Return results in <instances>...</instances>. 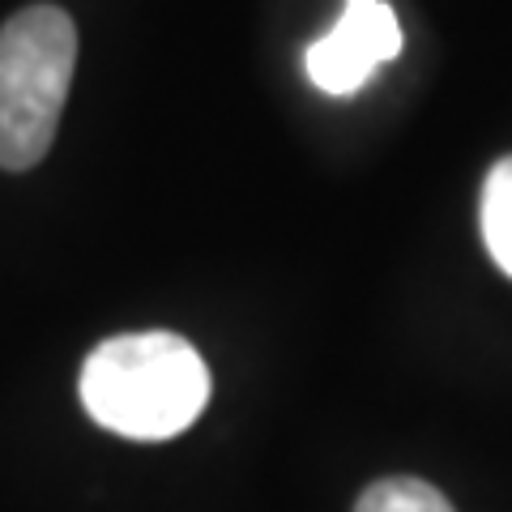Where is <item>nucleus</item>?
I'll return each mask as SVG.
<instances>
[{
	"label": "nucleus",
	"instance_id": "4",
	"mask_svg": "<svg viewBox=\"0 0 512 512\" xmlns=\"http://www.w3.org/2000/svg\"><path fill=\"white\" fill-rule=\"evenodd\" d=\"M478 222H483V244L491 252V261L512 278V154L487 171Z\"/></svg>",
	"mask_w": 512,
	"mask_h": 512
},
{
	"label": "nucleus",
	"instance_id": "5",
	"mask_svg": "<svg viewBox=\"0 0 512 512\" xmlns=\"http://www.w3.org/2000/svg\"><path fill=\"white\" fill-rule=\"evenodd\" d=\"M355 512H453V504L444 500L440 487L423 483V478L397 474V478H380L363 495Z\"/></svg>",
	"mask_w": 512,
	"mask_h": 512
},
{
	"label": "nucleus",
	"instance_id": "3",
	"mask_svg": "<svg viewBox=\"0 0 512 512\" xmlns=\"http://www.w3.org/2000/svg\"><path fill=\"white\" fill-rule=\"evenodd\" d=\"M397 52H402V26H397L393 5H384V0H346L338 26L303 52V69H308L316 90L333 94V99H350Z\"/></svg>",
	"mask_w": 512,
	"mask_h": 512
},
{
	"label": "nucleus",
	"instance_id": "1",
	"mask_svg": "<svg viewBox=\"0 0 512 512\" xmlns=\"http://www.w3.org/2000/svg\"><path fill=\"white\" fill-rule=\"evenodd\" d=\"M210 402V367L180 333H120L90 350L82 406L99 427L128 440H171Z\"/></svg>",
	"mask_w": 512,
	"mask_h": 512
},
{
	"label": "nucleus",
	"instance_id": "2",
	"mask_svg": "<svg viewBox=\"0 0 512 512\" xmlns=\"http://www.w3.org/2000/svg\"><path fill=\"white\" fill-rule=\"evenodd\" d=\"M77 26L56 5H30L0 26V167H39L73 86Z\"/></svg>",
	"mask_w": 512,
	"mask_h": 512
}]
</instances>
